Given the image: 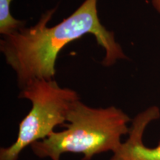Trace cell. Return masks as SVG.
Wrapping results in <instances>:
<instances>
[{"label": "cell", "mask_w": 160, "mask_h": 160, "mask_svg": "<svg viewBox=\"0 0 160 160\" xmlns=\"http://www.w3.org/2000/svg\"><path fill=\"white\" fill-rule=\"evenodd\" d=\"M56 9L48 11L34 26L22 27L0 41V51L17 76L20 88L36 79H53L58 54L71 42L85 34L94 36L105 51L102 64L111 66L126 59L114 33L100 22L97 0H85L72 14L53 27L48 22Z\"/></svg>", "instance_id": "obj_1"}, {"label": "cell", "mask_w": 160, "mask_h": 160, "mask_svg": "<svg viewBox=\"0 0 160 160\" xmlns=\"http://www.w3.org/2000/svg\"><path fill=\"white\" fill-rule=\"evenodd\" d=\"M131 118L114 106L94 108L78 100L67 117L66 129L53 131L48 137L32 144L36 156L60 160L65 153L82 154V160L111 151L114 153L121 146L122 137L128 134V124Z\"/></svg>", "instance_id": "obj_2"}, {"label": "cell", "mask_w": 160, "mask_h": 160, "mask_svg": "<svg viewBox=\"0 0 160 160\" xmlns=\"http://www.w3.org/2000/svg\"><path fill=\"white\" fill-rule=\"evenodd\" d=\"M19 98L31 101L32 108L19 125L17 140L0 149V160H18L28 146L47 138L58 125H65L77 93L61 88L53 79H36L21 88Z\"/></svg>", "instance_id": "obj_3"}, {"label": "cell", "mask_w": 160, "mask_h": 160, "mask_svg": "<svg viewBox=\"0 0 160 160\" xmlns=\"http://www.w3.org/2000/svg\"><path fill=\"white\" fill-rule=\"evenodd\" d=\"M160 117L157 106H151L134 117L130 127L128 137L122 143L110 160H160V142L154 148L144 145L143 135L150 123Z\"/></svg>", "instance_id": "obj_4"}, {"label": "cell", "mask_w": 160, "mask_h": 160, "mask_svg": "<svg viewBox=\"0 0 160 160\" xmlns=\"http://www.w3.org/2000/svg\"><path fill=\"white\" fill-rule=\"evenodd\" d=\"M12 0H0V33L5 36L11 34L21 28L25 22L12 17L10 5Z\"/></svg>", "instance_id": "obj_5"}, {"label": "cell", "mask_w": 160, "mask_h": 160, "mask_svg": "<svg viewBox=\"0 0 160 160\" xmlns=\"http://www.w3.org/2000/svg\"><path fill=\"white\" fill-rule=\"evenodd\" d=\"M151 2L156 11L160 14V0H151Z\"/></svg>", "instance_id": "obj_6"}]
</instances>
